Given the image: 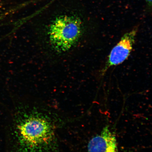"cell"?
<instances>
[{"mask_svg": "<svg viewBox=\"0 0 152 152\" xmlns=\"http://www.w3.org/2000/svg\"><path fill=\"white\" fill-rule=\"evenodd\" d=\"M19 140L24 150L31 151L44 149L54 138L52 125L42 116L30 115L18 126Z\"/></svg>", "mask_w": 152, "mask_h": 152, "instance_id": "1", "label": "cell"}, {"mask_svg": "<svg viewBox=\"0 0 152 152\" xmlns=\"http://www.w3.org/2000/svg\"><path fill=\"white\" fill-rule=\"evenodd\" d=\"M83 31V23L79 17L59 15L49 26L48 34L51 46L57 52H65L78 42Z\"/></svg>", "mask_w": 152, "mask_h": 152, "instance_id": "2", "label": "cell"}, {"mask_svg": "<svg viewBox=\"0 0 152 152\" xmlns=\"http://www.w3.org/2000/svg\"><path fill=\"white\" fill-rule=\"evenodd\" d=\"M137 29L134 28L125 34L112 49L103 70L104 73L109 68L124 61L130 56L134 46Z\"/></svg>", "mask_w": 152, "mask_h": 152, "instance_id": "3", "label": "cell"}, {"mask_svg": "<svg viewBox=\"0 0 152 152\" xmlns=\"http://www.w3.org/2000/svg\"><path fill=\"white\" fill-rule=\"evenodd\" d=\"M117 142L115 134L108 126L103 128L100 134L89 142L88 152H116Z\"/></svg>", "mask_w": 152, "mask_h": 152, "instance_id": "4", "label": "cell"}, {"mask_svg": "<svg viewBox=\"0 0 152 152\" xmlns=\"http://www.w3.org/2000/svg\"><path fill=\"white\" fill-rule=\"evenodd\" d=\"M2 9L1 5V1H0V20L4 16V13L3 12Z\"/></svg>", "mask_w": 152, "mask_h": 152, "instance_id": "5", "label": "cell"}, {"mask_svg": "<svg viewBox=\"0 0 152 152\" xmlns=\"http://www.w3.org/2000/svg\"><path fill=\"white\" fill-rule=\"evenodd\" d=\"M147 2L148 4L150 6H151L152 5V0H145Z\"/></svg>", "mask_w": 152, "mask_h": 152, "instance_id": "6", "label": "cell"}]
</instances>
